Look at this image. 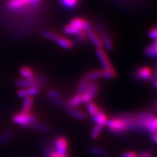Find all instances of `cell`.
<instances>
[{
	"instance_id": "cell-35",
	"label": "cell",
	"mask_w": 157,
	"mask_h": 157,
	"mask_svg": "<svg viewBox=\"0 0 157 157\" xmlns=\"http://www.w3.org/2000/svg\"><path fill=\"white\" fill-rule=\"evenodd\" d=\"M137 157H151V154L149 152H142L137 155Z\"/></svg>"
},
{
	"instance_id": "cell-25",
	"label": "cell",
	"mask_w": 157,
	"mask_h": 157,
	"mask_svg": "<svg viewBox=\"0 0 157 157\" xmlns=\"http://www.w3.org/2000/svg\"><path fill=\"white\" fill-rule=\"evenodd\" d=\"M146 131L150 134H153L157 131V117H154L148 124Z\"/></svg>"
},
{
	"instance_id": "cell-26",
	"label": "cell",
	"mask_w": 157,
	"mask_h": 157,
	"mask_svg": "<svg viewBox=\"0 0 157 157\" xmlns=\"http://www.w3.org/2000/svg\"><path fill=\"white\" fill-rule=\"evenodd\" d=\"M103 127L100 126V125L95 124V127H93V129H92L91 134H90V136H91V138L93 139V140H95L97 139L98 137L101 135V131L103 130Z\"/></svg>"
},
{
	"instance_id": "cell-21",
	"label": "cell",
	"mask_w": 157,
	"mask_h": 157,
	"mask_svg": "<svg viewBox=\"0 0 157 157\" xmlns=\"http://www.w3.org/2000/svg\"><path fill=\"white\" fill-rule=\"evenodd\" d=\"M29 128L34 129L36 131H39V132H48V131L50 130V127H49L48 125L38 122L33 124L31 125Z\"/></svg>"
},
{
	"instance_id": "cell-19",
	"label": "cell",
	"mask_w": 157,
	"mask_h": 157,
	"mask_svg": "<svg viewBox=\"0 0 157 157\" xmlns=\"http://www.w3.org/2000/svg\"><path fill=\"white\" fill-rule=\"evenodd\" d=\"M90 151L92 154L96 155V156H105L108 155V151L105 149L96 146H92L91 147H90Z\"/></svg>"
},
{
	"instance_id": "cell-15",
	"label": "cell",
	"mask_w": 157,
	"mask_h": 157,
	"mask_svg": "<svg viewBox=\"0 0 157 157\" xmlns=\"http://www.w3.org/2000/svg\"><path fill=\"white\" fill-rule=\"evenodd\" d=\"M65 109H66V112H67L68 114L72 116V117L76 118V119H79V120H84V119H86L85 113L82 112V111H78V110L76 109L75 108L66 105V106H65Z\"/></svg>"
},
{
	"instance_id": "cell-27",
	"label": "cell",
	"mask_w": 157,
	"mask_h": 157,
	"mask_svg": "<svg viewBox=\"0 0 157 157\" xmlns=\"http://www.w3.org/2000/svg\"><path fill=\"white\" fill-rule=\"evenodd\" d=\"M48 95L50 99L53 100H62L63 99V95L60 92L57 91L55 90H50L48 92Z\"/></svg>"
},
{
	"instance_id": "cell-24",
	"label": "cell",
	"mask_w": 157,
	"mask_h": 157,
	"mask_svg": "<svg viewBox=\"0 0 157 157\" xmlns=\"http://www.w3.org/2000/svg\"><path fill=\"white\" fill-rule=\"evenodd\" d=\"M87 104V111L91 117H93L94 115H95L96 113L101 110L99 109V107H98L95 103H93V102L91 101Z\"/></svg>"
},
{
	"instance_id": "cell-1",
	"label": "cell",
	"mask_w": 157,
	"mask_h": 157,
	"mask_svg": "<svg viewBox=\"0 0 157 157\" xmlns=\"http://www.w3.org/2000/svg\"><path fill=\"white\" fill-rule=\"evenodd\" d=\"M108 129L113 134H123L129 131L128 122L123 117L113 118L108 120Z\"/></svg>"
},
{
	"instance_id": "cell-33",
	"label": "cell",
	"mask_w": 157,
	"mask_h": 157,
	"mask_svg": "<svg viewBox=\"0 0 157 157\" xmlns=\"http://www.w3.org/2000/svg\"><path fill=\"white\" fill-rule=\"evenodd\" d=\"M120 157H137V155L135 154V152L128 151L123 153V154L121 155Z\"/></svg>"
},
{
	"instance_id": "cell-30",
	"label": "cell",
	"mask_w": 157,
	"mask_h": 157,
	"mask_svg": "<svg viewBox=\"0 0 157 157\" xmlns=\"http://www.w3.org/2000/svg\"><path fill=\"white\" fill-rule=\"evenodd\" d=\"M11 137H12L11 132L5 133V134L2 135L1 137H0V145L5 144V143H7L9 140H10Z\"/></svg>"
},
{
	"instance_id": "cell-20",
	"label": "cell",
	"mask_w": 157,
	"mask_h": 157,
	"mask_svg": "<svg viewBox=\"0 0 157 157\" xmlns=\"http://www.w3.org/2000/svg\"><path fill=\"white\" fill-rule=\"evenodd\" d=\"M85 78L89 81H95L101 78V70H93L86 74Z\"/></svg>"
},
{
	"instance_id": "cell-38",
	"label": "cell",
	"mask_w": 157,
	"mask_h": 157,
	"mask_svg": "<svg viewBox=\"0 0 157 157\" xmlns=\"http://www.w3.org/2000/svg\"><path fill=\"white\" fill-rule=\"evenodd\" d=\"M157 78V77H156ZM155 87L157 88V79L156 80V82H155Z\"/></svg>"
},
{
	"instance_id": "cell-18",
	"label": "cell",
	"mask_w": 157,
	"mask_h": 157,
	"mask_svg": "<svg viewBox=\"0 0 157 157\" xmlns=\"http://www.w3.org/2000/svg\"><path fill=\"white\" fill-rule=\"evenodd\" d=\"M23 99H24V101H23V103L22 111L25 113H31L33 105H34V99H33V97H27L23 98Z\"/></svg>"
},
{
	"instance_id": "cell-28",
	"label": "cell",
	"mask_w": 157,
	"mask_h": 157,
	"mask_svg": "<svg viewBox=\"0 0 157 157\" xmlns=\"http://www.w3.org/2000/svg\"><path fill=\"white\" fill-rule=\"evenodd\" d=\"M44 152L46 153V155L48 157H68V155H60L55 150L54 148H45Z\"/></svg>"
},
{
	"instance_id": "cell-12",
	"label": "cell",
	"mask_w": 157,
	"mask_h": 157,
	"mask_svg": "<svg viewBox=\"0 0 157 157\" xmlns=\"http://www.w3.org/2000/svg\"><path fill=\"white\" fill-rule=\"evenodd\" d=\"M87 34V39H90V42H92L94 46L96 47L97 48H103V42H102L101 37L98 35L93 29L90 30L86 31Z\"/></svg>"
},
{
	"instance_id": "cell-22",
	"label": "cell",
	"mask_w": 157,
	"mask_h": 157,
	"mask_svg": "<svg viewBox=\"0 0 157 157\" xmlns=\"http://www.w3.org/2000/svg\"><path fill=\"white\" fill-rule=\"evenodd\" d=\"M117 76V72L113 69H103L101 70V78H113Z\"/></svg>"
},
{
	"instance_id": "cell-16",
	"label": "cell",
	"mask_w": 157,
	"mask_h": 157,
	"mask_svg": "<svg viewBox=\"0 0 157 157\" xmlns=\"http://www.w3.org/2000/svg\"><path fill=\"white\" fill-rule=\"evenodd\" d=\"M83 103V100H82V96L81 93H77L74 96H72L70 99H68V101L66 103V105L68 106H71L75 108L78 105H79L80 104Z\"/></svg>"
},
{
	"instance_id": "cell-36",
	"label": "cell",
	"mask_w": 157,
	"mask_h": 157,
	"mask_svg": "<svg viewBox=\"0 0 157 157\" xmlns=\"http://www.w3.org/2000/svg\"><path fill=\"white\" fill-rule=\"evenodd\" d=\"M151 140L154 143L157 144V131L151 134Z\"/></svg>"
},
{
	"instance_id": "cell-29",
	"label": "cell",
	"mask_w": 157,
	"mask_h": 157,
	"mask_svg": "<svg viewBox=\"0 0 157 157\" xmlns=\"http://www.w3.org/2000/svg\"><path fill=\"white\" fill-rule=\"evenodd\" d=\"M89 82H90L89 80H87L85 77L82 78V80L80 81L79 84H78V89H77L78 93H83L84 90H85L86 88H87V84Z\"/></svg>"
},
{
	"instance_id": "cell-13",
	"label": "cell",
	"mask_w": 157,
	"mask_h": 157,
	"mask_svg": "<svg viewBox=\"0 0 157 157\" xmlns=\"http://www.w3.org/2000/svg\"><path fill=\"white\" fill-rule=\"evenodd\" d=\"M92 118H93V120L95 124L100 125V126H102L103 127L104 126L106 125L107 121L109 120L106 114L103 111H101V110H100L95 115L92 117Z\"/></svg>"
},
{
	"instance_id": "cell-2",
	"label": "cell",
	"mask_w": 157,
	"mask_h": 157,
	"mask_svg": "<svg viewBox=\"0 0 157 157\" xmlns=\"http://www.w3.org/2000/svg\"><path fill=\"white\" fill-rule=\"evenodd\" d=\"M41 35L45 39H48L49 40L53 41L61 47L62 48L69 50L74 47V43L69 39L66 37L63 36L62 35H59L53 31H42Z\"/></svg>"
},
{
	"instance_id": "cell-37",
	"label": "cell",
	"mask_w": 157,
	"mask_h": 157,
	"mask_svg": "<svg viewBox=\"0 0 157 157\" xmlns=\"http://www.w3.org/2000/svg\"><path fill=\"white\" fill-rule=\"evenodd\" d=\"M29 1L30 2L31 5H32L33 6H35L38 5L39 2H40V0H29Z\"/></svg>"
},
{
	"instance_id": "cell-17",
	"label": "cell",
	"mask_w": 157,
	"mask_h": 157,
	"mask_svg": "<svg viewBox=\"0 0 157 157\" xmlns=\"http://www.w3.org/2000/svg\"><path fill=\"white\" fill-rule=\"evenodd\" d=\"M20 74L22 76L23 78H25V79H35V75L34 71H33L31 68L28 67V66H23L22 68H21V69H20Z\"/></svg>"
},
{
	"instance_id": "cell-11",
	"label": "cell",
	"mask_w": 157,
	"mask_h": 157,
	"mask_svg": "<svg viewBox=\"0 0 157 157\" xmlns=\"http://www.w3.org/2000/svg\"><path fill=\"white\" fill-rule=\"evenodd\" d=\"M98 31H99L100 34H101V39L102 42H103V45L105 47V48L108 50H111L113 49V42L111 40V37L109 34H107L106 31H105V29H103V26L98 25Z\"/></svg>"
},
{
	"instance_id": "cell-6",
	"label": "cell",
	"mask_w": 157,
	"mask_h": 157,
	"mask_svg": "<svg viewBox=\"0 0 157 157\" xmlns=\"http://www.w3.org/2000/svg\"><path fill=\"white\" fill-rule=\"evenodd\" d=\"M135 76L141 81L151 82L154 79L151 68L148 66H142L135 72Z\"/></svg>"
},
{
	"instance_id": "cell-9",
	"label": "cell",
	"mask_w": 157,
	"mask_h": 157,
	"mask_svg": "<svg viewBox=\"0 0 157 157\" xmlns=\"http://www.w3.org/2000/svg\"><path fill=\"white\" fill-rule=\"evenodd\" d=\"M70 24L76 27V28L80 29V30L84 31L85 32L93 29L90 23L88 22L87 20L83 18V17H75V18L72 19L71 21Z\"/></svg>"
},
{
	"instance_id": "cell-7",
	"label": "cell",
	"mask_w": 157,
	"mask_h": 157,
	"mask_svg": "<svg viewBox=\"0 0 157 157\" xmlns=\"http://www.w3.org/2000/svg\"><path fill=\"white\" fill-rule=\"evenodd\" d=\"M30 5L31 3L29 0H9L6 3L7 8L13 11L23 10Z\"/></svg>"
},
{
	"instance_id": "cell-32",
	"label": "cell",
	"mask_w": 157,
	"mask_h": 157,
	"mask_svg": "<svg viewBox=\"0 0 157 157\" xmlns=\"http://www.w3.org/2000/svg\"><path fill=\"white\" fill-rule=\"evenodd\" d=\"M148 36L154 40H157V27L153 28L151 30L149 31Z\"/></svg>"
},
{
	"instance_id": "cell-23",
	"label": "cell",
	"mask_w": 157,
	"mask_h": 157,
	"mask_svg": "<svg viewBox=\"0 0 157 157\" xmlns=\"http://www.w3.org/2000/svg\"><path fill=\"white\" fill-rule=\"evenodd\" d=\"M59 2L66 8L73 9L77 6L78 0H59Z\"/></svg>"
},
{
	"instance_id": "cell-4",
	"label": "cell",
	"mask_w": 157,
	"mask_h": 157,
	"mask_svg": "<svg viewBox=\"0 0 157 157\" xmlns=\"http://www.w3.org/2000/svg\"><path fill=\"white\" fill-rule=\"evenodd\" d=\"M63 31L66 34L76 36L80 41H87L88 39L87 34H86L85 31L76 28V27L71 25L70 23L68 25H66V26L64 27Z\"/></svg>"
},
{
	"instance_id": "cell-34",
	"label": "cell",
	"mask_w": 157,
	"mask_h": 157,
	"mask_svg": "<svg viewBox=\"0 0 157 157\" xmlns=\"http://www.w3.org/2000/svg\"><path fill=\"white\" fill-rule=\"evenodd\" d=\"M152 47L154 49V58L157 59V40H154V42L152 43Z\"/></svg>"
},
{
	"instance_id": "cell-14",
	"label": "cell",
	"mask_w": 157,
	"mask_h": 157,
	"mask_svg": "<svg viewBox=\"0 0 157 157\" xmlns=\"http://www.w3.org/2000/svg\"><path fill=\"white\" fill-rule=\"evenodd\" d=\"M15 84L17 87L21 88H27L31 87H34V86H39V82L35 79L29 80V79H25V78H21V79H18L15 82Z\"/></svg>"
},
{
	"instance_id": "cell-10",
	"label": "cell",
	"mask_w": 157,
	"mask_h": 157,
	"mask_svg": "<svg viewBox=\"0 0 157 157\" xmlns=\"http://www.w3.org/2000/svg\"><path fill=\"white\" fill-rule=\"evenodd\" d=\"M39 93V86H34V87H27V88H21L17 91V96L19 98H25L27 97H33L38 95Z\"/></svg>"
},
{
	"instance_id": "cell-5",
	"label": "cell",
	"mask_w": 157,
	"mask_h": 157,
	"mask_svg": "<svg viewBox=\"0 0 157 157\" xmlns=\"http://www.w3.org/2000/svg\"><path fill=\"white\" fill-rule=\"evenodd\" d=\"M55 150L60 155H67L68 143L64 137H58L53 142Z\"/></svg>"
},
{
	"instance_id": "cell-8",
	"label": "cell",
	"mask_w": 157,
	"mask_h": 157,
	"mask_svg": "<svg viewBox=\"0 0 157 157\" xmlns=\"http://www.w3.org/2000/svg\"><path fill=\"white\" fill-rule=\"evenodd\" d=\"M96 52H97V56L99 58L100 62L101 63L102 66H103V69H113L114 68L111 60H109L106 52L103 48H97Z\"/></svg>"
},
{
	"instance_id": "cell-3",
	"label": "cell",
	"mask_w": 157,
	"mask_h": 157,
	"mask_svg": "<svg viewBox=\"0 0 157 157\" xmlns=\"http://www.w3.org/2000/svg\"><path fill=\"white\" fill-rule=\"evenodd\" d=\"M13 121L16 124L28 128L33 124L38 122V119L35 116L31 114V113H25L23 111L15 114L13 117Z\"/></svg>"
},
{
	"instance_id": "cell-31",
	"label": "cell",
	"mask_w": 157,
	"mask_h": 157,
	"mask_svg": "<svg viewBox=\"0 0 157 157\" xmlns=\"http://www.w3.org/2000/svg\"><path fill=\"white\" fill-rule=\"evenodd\" d=\"M144 52L147 57H149V58H154V49H153V47L151 44L148 45V46L146 47Z\"/></svg>"
}]
</instances>
